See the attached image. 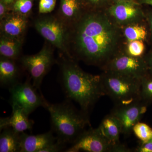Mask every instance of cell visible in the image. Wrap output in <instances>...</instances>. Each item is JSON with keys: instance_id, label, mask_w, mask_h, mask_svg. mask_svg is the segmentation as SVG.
Segmentation results:
<instances>
[{"instance_id": "6da1fadb", "label": "cell", "mask_w": 152, "mask_h": 152, "mask_svg": "<svg viewBox=\"0 0 152 152\" xmlns=\"http://www.w3.org/2000/svg\"><path fill=\"white\" fill-rule=\"evenodd\" d=\"M67 24L68 51L76 61L103 70L124 48L121 28L106 11L83 8L79 16Z\"/></svg>"}, {"instance_id": "7a4b0ae2", "label": "cell", "mask_w": 152, "mask_h": 152, "mask_svg": "<svg viewBox=\"0 0 152 152\" xmlns=\"http://www.w3.org/2000/svg\"><path fill=\"white\" fill-rule=\"evenodd\" d=\"M73 58L65 56L60 63L61 83L68 100L78 104L88 113L102 96H106L100 75L85 72Z\"/></svg>"}, {"instance_id": "3957f363", "label": "cell", "mask_w": 152, "mask_h": 152, "mask_svg": "<svg viewBox=\"0 0 152 152\" xmlns=\"http://www.w3.org/2000/svg\"><path fill=\"white\" fill-rule=\"evenodd\" d=\"M46 109L57 141L66 145L73 144L90 125L88 113L77 110L69 100L61 103L49 104Z\"/></svg>"}, {"instance_id": "277c9868", "label": "cell", "mask_w": 152, "mask_h": 152, "mask_svg": "<svg viewBox=\"0 0 152 152\" xmlns=\"http://www.w3.org/2000/svg\"><path fill=\"white\" fill-rule=\"evenodd\" d=\"M100 76L106 96L110 97L116 106L142 101L141 79L110 71H104Z\"/></svg>"}, {"instance_id": "5b68a950", "label": "cell", "mask_w": 152, "mask_h": 152, "mask_svg": "<svg viewBox=\"0 0 152 152\" xmlns=\"http://www.w3.org/2000/svg\"><path fill=\"white\" fill-rule=\"evenodd\" d=\"M34 26L38 32L45 39L64 53L66 56L70 57L68 51L66 22L55 17H44L37 19Z\"/></svg>"}, {"instance_id": "8992f818", "label": "cell", "mask_w": 152, "mask_h": 152, "mask_svg": "<svg viewBox=\"0 0 152 152\" xmlns=\"http://www.w3.org/2000/svg\"><path fill=\"white\" fill-rule=\"evenodd\" d=\"M10 94L12 106L20 108L28 115L39 107L46 109L49 103L42 93L38 92L37 89L28 80L24 83H19L9 89Z\"/></svg>"}, {"instance_id": "52a82bcc", "label": "cell", "mask_w": 152, "mask_h": 152, "mask_svg": "<svg viewBox=\"0 0 152 152\" xmlns=\"http://www.w3.org/2000/svg\"><path fill=\"white\" fill-rule=\"evenodd\" d=\"M53 50L47 46L35 55L25 56L21 59L22 66L33 80V85L40 91L44 77L54 63Z\"/></svg>"}, {"instance_id": "ba28073f", "label": "cell", "mask_w": 152, "mask_h": 152, "mask_svg": "<svg viewBox=\"0 0 152 152\" xmlns=\"http://www.w3.org/2000/svg\"><path fill=\"white\" fill-rule=\"evenodd\" d=\"M102 70L114 72L139 79H141L148 73L144 57L132 56L128 54L124 49L108 63Z\"/></svg>"}, {"instance_id": "9c48e42d", "label": "cell", "mask_w": 152, "mask_h": 152, "mask_svg": "<svg viewBox=\"0 0 152 152\" xmlns=\"http://www.w3.org/2000/svg\"><path fill=\"white\" fill-rule=\"evenodd\" d=\"M106 12L121 28L145 20L142 5L134 0L113 3Z\"/></svg>"}, {"instance_id": "30bf717a", "label": "cell", "mask_w": 152, "mask_h": 152, "mask_svg": "<svg viewBox=\"0 0 152 152\" xmlns=\"http://www.w3.org/2000/svg\"><path fill=\"white\" fill-rule=\"evenodd\" d=\"M112 146L98 128H90L64 152H110Z\"/></svg>"}, {"instance_id": "8fae6325", "label": "cell", "mask_w": 152, "mask_h": 152, "mask_svg": "<svg viewBox=\"0 0 152 152\" xmlns=\"http://www.w3.org/2000/svg\"><path fill=\"white\" fill-rule=\"evenodd\" d=\"M148 104L140 101L125 105L116 106L111 113L119 121L122 134L128 135L132 132L133 127L146 112Z\"/></svg>"}, {"instance_id": "7c38bea8", "label": "cell", "mask_w": 152, "mask_h": 152, "mask_svg": "<svg viewBox=\"0 0 152 152\" xmlns=\"http://www.w3.org/2000/svg\"><path fill=\"white\" fill-rule=\"evenodd\" d=\"M52 130L44 134L28 135L20 133V152H41V151L57 141Z\"/></svg>"}, {"instance_id": "4fadbf2b", "label": "cell", "mask_w": 152, "mask_h": 152, "mask_svg": "<svg viewBox=\"0 0 152 152\" xmlns=\"http://www.w3.org/2000/svg\"><path fill=\"white\" fill-rule=\"evenodd\" d=\"M1 21V34L22 39L27 27L26 15L13 11Z\"/></svg>"}, {"instance_id": "5bb4252c", "label": "cell", "mask_w": 152, "mask_h": 152, "mask_svg": "<svg viewBox=\"0 0 152 152\" xmlns=\"http://www.w3.org/2000/svg\"><path fill=\"white\" fill-rule=\"evenodd\" d=\"M12 115L10 117L1 118L0 119L1 131L8 127L12 128L19 133L31 130L34 123L29 119V116L18 107L15 106H12Z\"/></svg>"}, {"instance_id": "9a60e30c", "label": "cell", "mask_w": 152, "mask_h": 152, "mask_svg": "<svg viewBox=\"0 0 152 152\" xmlns=\"http://www.w3.org/2000/svg\"><path fill=\"white\" fill-rule=\"evenodd\" d=\"M20 72L15 60L1 57L0 83L1 86L10 89L19 82Z\"/></svg>"}, {"instance_id": "2e32d148", "label": "cell", "mask_w": 152, "mask_h": 152, "mask_svg": "<svg viewBox=\"0 0 152 152\" xmlns=\"http://www.w3.org/2000/svg\"><path fill=\"white\" fill-rule=\"evenodd\" d=\"M97 128L112 145L120 142V135L122 134L121 125L113 114L105 117Z\"/></svg>"}, {"instance_id": "e0dca14e", "label": "cell", "mask_w": 152, "mask_h": 152, "mask_svg": "<svg viewBox=\"0 0 152 152\" xmlns=\"http://www.w3.org/2000/svg\"><path fill=\"white\" fill-rule=\"evenodd\" d=\"M125 43L141 40L148 42L149 32L146 21L128 25L121 28Z\"/></svg>"}, {"instance_id": "ac0fdd59", "label": "cell", "mask_w": 152, "mask_h": 152, "mask_svg": "<svg viewBox=\"0 0 152 152\" xmlns=\"http://www.w3.org/2000/svg\"><path fill=\"white\" fill-rule=\"evenodd\" d=\"M23 40L1 34L0 54L1 57L15 60L20 53Z\"/></svg>"}, {"instance_id": "d6986e66", "label": "cell", "mask_w": 152, "mask_h": 152, "mask_svg": "<svg viewBox=\"0 0 152 152\" xmlns=\"http://www.w3.org/2000/svg\"><path fill=\"white\" fill-rule=\"evenodd\" d=\"M2 131L0 135V152H20L21 133L10 127Z\"/></svg>"}, {"instance_id": "ffe728a7", "label": "cell", "mask_w": 152, "mask_h": 152, "mask_svg": "<svg viewBox=\"0 0 152 152\" xmlns=\"http://www.w3.org/2000/svg\"><path fill=\"white\" fill-rule=\"evenodd\" d=\"M83 10L80 0H61L60 13L61 18L67 23L77 19Z\"/></svg>"}, {"instance_id": "44dd1931", "label": "cell", "mask_w": 152, "mask_h": 152, "mask_svg": "<svg viewBox=\"0 0 152 152\" xmlns=\"http://www.w3.org/2000/svg\"><path fill=\"white\" fill-rule=\"evenodd\" d=\"M141 98L148 104L152 103V74L148 73L141 80Z\"/></svg>"}, {"instance_id": "7402d4cb", "label": "cell", "mask_w": 152, "mask_h": 152, "mask_svg": "<svg viewBox=\"0 0 152 152\" xmlns=\"http://www.w3.org/2000/svg\"><path fill=\"white\" fill-rule=\"evenodd\" d=\"M145 42L137 40L125 43V51L130 56L135 57H143L146 50Z\"/></svg>"}, {"instance_id": "603a6c76", "label": "cell", "mask_w": 152, "mask_h": 152, "mask_svg": "<svg viewBox=\"0 0 152 152\" xmlns=\"http://www.w3.org/2000/svg\"><path fill=\"white\" fill-rule=\"evenodd\" d=\"M132 132L142 142L149 141L152 138V129L145 123L139 122L133 127Z\"/></svg>"}, {"instance_id": "cb8c5ba5", "label": "cell", "mask_w": 152, "mask_h": 152, "mask_svg": "<svg viewBox=\"0 0 152 152\" xmlns=\"http://www.w3.org/2000/svg\"><path fill=\"white\" fill-rule=\"evenodd\" d=\"M83 8L91 10L106 11L113 3V0H80Z\"/></svg>"}, {"instance_id": "d4e9b609", "label": "cell", "mask_w": 152, "mask_h": 152, "mask_svg": "<svg viewBox=\"0 0 152 152\" xmlns=\"http://www.w3.org/2000/svg\"><path fill=\"white\" fill-rule=\"evenodd\" d=\"M33 5V0H16L12 4L13 10L15 12L26 15L31 11Z\"/></svg>"}, {"instance_id": "484cf974", "label": "cell", "mask_w": 152, "mask_h": 152, "mask_svg": "<svg viewBox=\"0 0 152 152\" xmlns=\"http://www.w3.org/2000/svg\"><path fill=\"white\" fill-rule=\"evenodd\" d=\"M56 0H40L39 11L41 14L50 13L54 10Z\"/></svg>"}, {"instance_id": "4316f807", "label": "cell", "mask_w": 152, "mask_h": 152, "mask_svg": "<svg viewBox=\"0 0 152 152\" xmlns=\"http://www.w3.org/2000/svg\"><path fill=\"white\" fill-rule=\"evenodd\" d=\"M66 145L61 143L57 141L50 145L41 151V152H58L65 151L66 149Z\"/></svg>"}, {"instance_id": "83f0119b", "label": "cell", "mask_w": 152, "mask_h": 152, "mask_svg": "<svg viewBox=\"0 0 152 152\" xmlns=\"http://www.w3.org/2000/svg\"><path fill=\"white\" fill-rule=\"evenodd\" d=\"M145 20L148 27L149 32V42L152 45V9H149L145 11Z\"/></svg>"}, {"instance_id": "f1b7e54d", "label": "cell", "mask_w": 152, "mask_h": 152, "mask_svg": "<svg viewBox=\"0 0 152 152\" xmlns=\"http://www.w3.org/2000/svg\"><path fill=\"white\" fill-rule=\"evenodd\" d=\"M137 152H152V140L142 144L136 149Z\"/></svg>"}, {"instance_id": "f546056e", "label": "cell", "mask_w": 152, "mask_h": 152, "mask_svg": "<svg viewBox=\"0 0 152 152\" xmlns=\"http://www.w3.org/2000/svg\"><path fill=\"white\" fill-rule=\"evenodd\" d=\"M10 6L0 0V19L2 20L8 14L10 11Z\"/></svg>"}, {"instance_id": "4dcf8cb0", "label": "cell", "mask_w": 152, "mask_h": 152, "mask_svg": "<svg viewBox=\"0 0 152 152\" xmlns=\"http://www.w3.org/2000/svg\"><path fill=\"white\" fill-rule=\"evenodd\" d=\"M131 150L124 144L119 142L112 146L110 152H130Z\"/></svg>"}, {"instance_id": "1f68e13d", "label": "cell", "mask_w": 152, "mask_h": 152, "mask_svg": "<svg viewBox=\"0 0 152 152\" xmlns=\"http://www.w3.org/2000/svg\"><path fill=\"white\" fill-rule=\"evenodd\" d=\"M144 57L146 62L148 73L152 74V45L150 50Z\"/></svg>"}, {"instance_id": "d6a6232c", "label": "cell", "mask_w": 152, "mask_h": 152, "mask_svg": "<svg viewBox=\"0 0 152 152\" xmlns=\"http://www.w3.org/2000/svg\"><path fill=\"white\" fill-rule=\"evenodd\" d=\"M138 3L141 5H148L152 7V0H141L138 2Z\"/></svg>"}, {"instance_id": "836d02e7", "label": "cell", "mask_w": 152, "mask_h": 152, "mask_svg": "<svg viewBox=\"0 0 152 152\" xmlns=\"http://www.w3.org/2000/svg\"><path fill=\"white\" fill-rule=\"evenodd\" d=\"M1 1L9 5L13 4L15 1V0H1Z\"/></svg>"}, {"instance_id": "e575fe53", "label": "cell", "mask_w": 152, "mask_h": 152, "mask_svg": "<svg viewBox=\"0 0 152 152\" xmlns=\"http://www.w3.org/2000/svg\"><path fill=\"white\" fill-rule=\"evenodd\" d=\"M129 1V0H113V3L118 2L125 1Z\"/></svg>"}, {"instance_id": "d590c367", "label": "cell", "mask_w": 152, "mask_h": 152, "mask_svg": "<svg viewBox=\"0 0 152 152\" xmlns=\"http://www.w3.org/2000/svg\"><path fill=\"white\" fill-rule=\"evenodd\" d=\"M134 1H136L137 2H138L139 1H141V0H134Z\"/></svg>"}, {"instance_id": "8d00e7d4", "label": "cell", "mask_w": 152, "mask_h": 152, "mask_svg": "<svg viewBox=\"0 0 152 152\" xmlns=\"http://www.w3.org/2000/svg\"></svg>"}]
</instances>
